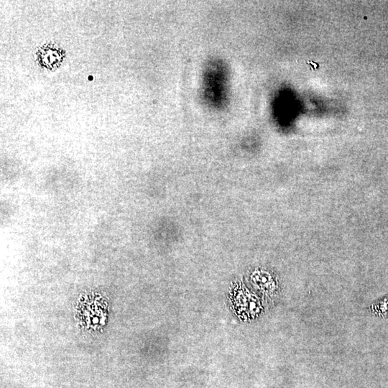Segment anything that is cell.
I'll use <instances>...</instances> for the list:
<instances>
[{"label":"cell","mask_w":388,"mask_h":388,"mask_svg":"<svg viewBox=\"0 0 388 388\" xmlns=\"http://www.w3.org/2000/svg\"><path fill=\"white\" fill-rule=\"evenodd\" d=\"M230 73L226 62L212 58L203 71L202 97L208 106L217 110L227 106L229 97Z\"/></svg>","instance_id":"obj_1"}]
</instances>
